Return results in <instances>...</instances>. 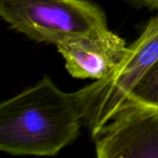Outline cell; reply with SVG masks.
Returning <instances> with one entry per match:
<instances>
[{"instance_id":"6da1fadb","label":"cell","mask_w":158,"mask_h":158,"mask_svg":"<svg viewBox=\"0 0 158 158\" xmlns=\"http://www.w3.org/2000/svg\"><path fill=\"white\" fill-rule=\"evenodd\" d=\"M82 115L74 93L47 76L0 105V150L11 156H54L80 134Z\"/></svg>"},{"instance_id":"7a4b0ae2","label":"cell","mask_w":158,"mask_h":158,"mask_svg":"<svg viewBox=\"0 0 158 158\" xmlns=\"http://www.w3.org/2000/svg\"><path fill=\"white\" fill-rule=\"evenodd\" d=\"M0 16L31 40L56 46L108 29L103 10L88 0H0Z\"/></svg>"},{"instance_id":"3957f363","label":"cell","mask_w":158,"mask_h":158,"mask_svg":"<svg viewBox=\"0 0 158 158\" xmlns=\"http://www.w3.org/2000/svg\"><path fill=\"white\" fill-rule=\"evenodd\" d=\"M158 60V15L152 18L118 67L107 77L74 92L93 139L109 123L143 77Z\"/></svg>"},{"instance_id":"277c9868","label":"cell","mask_w":158,"mask_h":158,"mask_svg":"<svg viewBox=\"0 0 158 158\" xmlns=\"http://www.w3.org/2000/svg\"><path fill=\"white\" fill-rule=\"evenodd\" d=\"M94 140L98 158H158V111L125 107Z\"/></svg>"},{"instance_id":"5b68a950","label":"cell","mask_w":158,"mask_h":158,"mask_svg":"<svg viewBox=\"0 0 158 158\" xmlns=\"http://www.w3.org/2000/svg\"><path fill=\"white\" fill-rule=\"evenodd\" d=\"M69 73L77 79L102 80L121 63L128 46L124 39L109 29L56 46Z\"/></svg>"},{"instance_id":"8992f818","label":"cell","mask_w":158,"mask_h":158,"mask_svg":"<svg viewBox=\"0 0 158 158\" xmlns=\"http://www.w3.org/2000/svg\"><path fill=\"white\" fill-rule=\"evenodd\" d=\"M129 106H143L158 111V60L131 91L121 109Z\"/></svg>"},{"instance_id":"52a82bcc","label":"cell","mask_w":158,"mask_h":158,"mask_svg":"<svg viewBox=\"0 0 158 158\" xmlns=\"http://www.w3.org/2000/svg\"><path fill=\"white\" fill-rule=\"evenodd\" d=\"M131 1L139 4L140 6L158 10V0H131Z\"/></svg>"}]
</instances>
